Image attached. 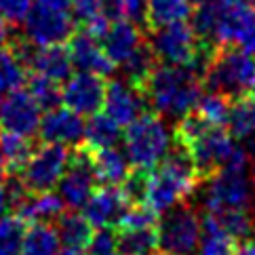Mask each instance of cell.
Returning <instances> with one entry per match:
<instances>
[{
    "instance_id": "6da1fadb",
    "label": "cell",
    "mask_w": 255,
    "mask_h": 255,
    "mask_svg": "<svg viewBox=\"0 0 255 255\" xmlns=\"http://www.w3.org/2000/svg\"><path fill=\"white\" fill-rule=\"evenodd\" d=\"M139 91L145 104H150L158 116L179 121L194 110L198 97L203 95V72L196 68L156 63Z\"/></svg>"
},
{
    "instance_id": "7a4b0ae2",
    "label": "cell",
    "mask_w": 255,
    "mask_h": 255,
    "mask_svg": "<svg viewBox=\"0 0 255 255\" xmlns=\"http://www.w3.org/2000/svg\"><path fill=\"white\" fill-rule=\"evenodd\" d=\"M198 179V171L184 148L169 152L160 165L145 171L141 205L152 209L156 215H162L173 207L184 205L194 194Z\"/></svg>"
},
{
    "instance_id": "3957f363",
    "label": "cell",
    "mask_w": 255,
    "mask_h": 255,
    "mask_svg": "<svg viewBox=\"0 0 255 255\" xmlns=\"http://www.w3.org/2000/svg\"><path fill=\"white\" fill-rule=\"evenodd\" d=\"M255 0H203L192 8V28L203 42H215L230 47L241 40L251 15Z\"/></svg>"
},
{
    "instance_id": "277c9868",
    "label": "cell",
    "mask_w": 255,
    "mask_h": 255,
    "mask_svg": "<svg viewBox=\"0 0 255 255\" xmlns=\"http://www.w3.org/2000/svg\"><path fill=\"white\" fill-rule=\"evenodd\" d=\"M125 154L133 171H150L167 158L173 148V131L156 112H143L123 135Z\"/></svg>"
},
{
    "instance_id": "5b68a950",
    "label": "cell",
    "mask_w": 255,
    "mask_h": 255,
    "mask_svg": "<svg viewBox=\"0 0 255 255\" xmlns=\"http://www.w3.org/2000/svg\"><path fill=\"white\" fill-rule=\"evenodd\" d=\"M198 175H213L224 169H247V150L224 127H209L186 148Z\"/></svg>"
},
{
    "instance_id": "8992f818",
    "label": "cell",
    "mask_w": 255,
    "mask_h": 255,
    "mask_svg": "<svg viewBox=\"0 0 255 255\" xmlns=\"http://www.w3.org/2000/svg\"><path fill=\"white\" fill-rule=\"evenodd\" d=\"M148 44L156 61H162L167 66L196 68L200 72L211 55V53L205 55V42L194 32L192 23L188 21H175L160 25V28H152Z\"/></svg>"
},
{
    "instance_id": "52a82bcc",
    "label": "cell",
    "mask_w": 255,
    "mask_h": 255,
    "mask_svg": "<svg viewBox=\"0 0 255 255\" xmlns=\"http://www.w3.org/2000/svg\"><path fill=\"white\" fill-rule=\"evenodd\" d=\"M255 57L241 47H222L213 51L203 66V83L211 91L228 97H243L249 91Z\"/></svg>"
},
{
    "instance_id": "ba28073f",
    "label": "cell",
    "mask_w": 255,
    "mask_h": 255,
    "mask_svg": "<svg viewBox=\"0 0 255 255\" xmlns=\"http://www.w3.org/2000/svg\"><path fill=\"white\" fill-rule=\"evenodd\" d=\"M203 203L207 213L255 209V179L247 169H224L209 175Z\"/></svg>"
},
{
    "instance_id": "9c48e42d",
    "label": "cell",
    "mask_w": 255,
    "mask_h": 255,
    "mask_svg": "<svg viewBox=\"0 0 255 255\" xmlns=\"http://www.w3.org/2000/svg\"><path fill=\"white\" fill-rule=\"evenodd\" d=\"M203 224L192 207L177 205L158 215L156 241L158 255H194Z\"/></svg>"
},
{
    "instance_id": "30bf717a",
    "label": "cell",
    "mask_w": 255,
    "mask_h": 255,
    "mask_svg": "<svg viewBox=\"0 0 255 255\" xmlns=\"http://www.w3.org/2000/svg\"><path fill=\"white\" fill-rule=\"evenodd\" d=\"M70 154L72 150L68 145L42 141L40 145L34 148L32 156L28 158V162H25L23 169L17 175L21 177L28 192H34V194L51 192L57 186L61 173L68 165Z\"/></svg>"
},
{
    "instance_id": "8fae6325",
    "label": "cell",
    "mask_w": 255,
    "mask_h": 255,
    "mask_svg": "<svg viewBox=\"0 0 255 255\" xmlns=\"http://www.w3.org/2000/svg\"><path fill=\"white\" fill-rule=\"evenodd\" d=\"M97 186L93 167H91V156L87 145H76L70 154V160L66 169H63L61 177L57 181V194L63 200V205L70 211H78L83 209L89 196L93 194V190Z\"/></svg>"
},
{
    "instance_id": "7c38bea8",
    "label": "cell",
    "mask_w": 255,
    "mask_h": 255,
    "mask_svg": "<svg viewBox=\"0 0 255 255\" xmlns=\"http://www.w3.org/2000/svg\"><path fill=\"white\" fill-rule=\"evenodd\" d=\"M23 38L32 47H53L66 44L76 32V21L68 11H55L36 4L23 19Z\"/></svg>"
},
{
    "instance_id": "4fadbf2b",
    "label": "cell",
    "mask_w": 255,
    "mask_h": 255,
    "mask_svg": "<svg viewBox=\"0 0 255 255\" xmlns=\"http://www.w3.org/2000/svg\"><path fill=\"white\" fill-rule=\"evenodd\" d=\"M40 118L42 110L23 87L0 99V131L32 139L34 135H38Z\"/></svg>"
},
{
    "instance_id": "5bb4252c",
    "label": "cell",
    "mask_w": 255,
    "mask_h": 255,
    "mask_svg": "<svg viewBox=\"0 0 255 255\" xmlns=\"http://www.w3.org/2000/svg\"><path fill=\"white\" fill-rule=\"evenodd\" d=\"M106 95V80L91 72L72 74L61 87V104L80 116H91L102 110Z\"/></svg>"
},
{
    "instance_id": "9a60e30c",
    "label": "cell",
    "mask_w": 255,
    "mask_h": 255,
    "mask_svg": "<svg viewBox=\"0 0 255 255\" xmlns=\"http://www.w3.org/2000/svg\"><path fill=\"white\" fill-rule=\"evenodd\" d=\"M104 114L121 127H129L135 118L145 112V97L129 80H110L106 83Z\"/></svg>"
},
{
    "instance_id": "2e32d148",
    "label": "cell",
    "mask_w": 255,
    "mask_h": 255,
    "mask_svg": "<svg viewBox=\"0 0 255 255\" xmlns=\"http://www.w3.org/2000/svg\"><path fill=\"white\" fill-rule=\"evenodd\" d=\"M129 198L125 196L121 186H102L95 188L93 194L85 203V217L93 228H114L125 211L129 209Z\"/></svg>"
},
{
    "instance_id": "e0dca14e",
    "label": "cell",
    "mask_w": 255,
    "mask_h": 255,
    "mask_svg": "<svg viewBox=\"0 0 255 255\" xmlns=\"http://www.w3.org/2000/svg\"><path fill=\"white\" fill-rule=\"evenodd\" d=\"M38 135L42 141L61 143L68 148H76L83 143L85 137V121L83 116L72 112L70 108H55V110L44 112L40 118Z\"/></svg>"
},
{
    "instance_id": "ac0fdd59",
    "label": "cell",
    "mask_w": 255,
    "mask_h": 255,
    "mask_svg": "<svg viewBox=\"0 0 255 255\" xmlns=\"http://www.w3.org/2000/svg\"><path fill=\"white\" fill-rule=\"evenodd\" d=\"M66 44H68L72 66L78 68V72H91V74H97L102 78L110 76L114 72L116 66L108 59V55L102 49V42L87 30L83 28L76 30Z\"/></svg>"
},
{
    "instance_id": "d6986e66",
    "label": "cell",
    "mask_w": 255,
    "mask_h": 255,
    "mask_svg": "<svg viewBox=\"0 0 255 255\" xmlns=\"http://www.w3.org/2000/svg\"><path fill=\"white\" fill-rule=\"evenodd\" d=\"M102 42V49L108 55L114 66H121V63L131 55V53L143 44V34L141 28L133 21H127V19H112L110 25L106 28L104 36L99 38Z\"/></svg>"
},
{
    "instance_id": "ffe728a7",
    "label": "cell",
    "mask_w": 255,
    "mask_h": 255,
    "mask_svg": "<svg viewBox=\"0 0 255 255\" xmlns=\"http://www.w3.org/2000/svg\"><path fill=\"white\" fill-rule=\"evenodd\" d=\"M89 156H91V167H93L95 179L102 186H121L133 171L125 150H118L116 145L89 150Z\"/></svg>"
},
{
    "instance_id": "44dd1931",
    "label": "cell",
    "mask_w": 255,
    "mask_h": 255,
    "mask_svg": "<svg viewBox=\"0 0 255 255\" xmlns=\"http://www.w3.org/2000/svg\"><path fill=\"white\" fill-rule=\"evenodd\" d=\"M66 211V205L59 194L51 192H30L25 200L15 209V215H19L25 224H53Z\"/></svg>"
},
{
    "instance_id": "7402d4cb",
    "label": "cell",
    "mask_w": 255,
    "mask_h": 255,
    "mask_svg": "<svg viewBox=\"0 0 255 255\" xmlns=\"http://www.w3.org/2000/svg\"><path fill=\"white\" fill-rule=\"evenodd\" d=\"M70 8L74 21L89 34H93L97 40L112 21L108 15V0H72Z\"/></svg>"
},
{
    "instance_id": "603a6c76",
    "label": "cell",
    "mask_w": 255,
    "mask_h": 255,
    "mask_svg": "<svg viewBox=\"0 0 255 255\" xmlns=\"http://www.w3.org/2000/svg\"><path fill=\"white\" fill-rule=\"evenodd\" d=\"M53 226L57 230L59 243L63 247H72V249H85L95 232V228L89 224L87 217L76 211H63L53 222Z\"/></svg>"
},
{
    "instance_id": "cb8c5ba5",
    "label": "cell",
    "mask_w": 255,
    "mask_h": 255,
    "mask_svg": "<svg viewBox=\"0 0 255 255\" xmlns=\"http://www.w3.org/2000/svg\"><path fill=\"white\" fill-rule=\"evenodd\" d=\"M143 4L145 25H150V30L175 21H188L194 8L190 0H143Z\"/></svg>"
},
{
    "instance_id": "d4e9b609",
    "label": "cell",
    "mask_w": 255,
    "mask_h": 255,
    "mask_svg": "<svg viewBox=\"0 0 255 255\" xmlns=\"http://www.w3.org/2000/svg\"><path fill=\"white\" fill-rule=\"evenodd\" d=\"M123 139L121 127H118L110 116H106L104 112H95L89 116V121L85 123V137L83 145H87L89 150H99V148H112Z\"/></svg>"
},
{
    "instance_id": "484cf974",
    "label": "cell",
    "mask_w": 255,
    "mask_h": 255,
    "mask_svg": "<svg viewBox=\"0 0 255 255\" xmlns=\"http://www.w3.org/2000/svg\"><path fill=\"white\" fill-rule=\"evenodd\" d=\"M61 247L57 230L53 224H32L25 226L19 255H57Z\"/></svg>"
},
{
    "instance_id": "4316f807",
    "label": "cell",
    "mask_w": 255,
    "mask_h": 255,
    "mask_svg": "<svg viewBox=\"0 0 255 255\" xmlns=\"http://www.w3.org/2000/svg\"><path fill=\"white\" fill-rule=\"evenodd\" d=\"M200 224H203V232H200V241L194 255H234L236 253L239 243L232 236H228L211 215H205Z\"/></svg>"
},
{
    "instance_id": "83f0119b",
    "label": "cell",
    "mask_w": 255,
    "mask_h": 255,
    "mask_svg": "<svg viewBox=\"0 0 255 255\" xmlns=\"http://www.w3.org/2000/svg\"><path fill=\"white\" fill-rule=\"evenodd\" d=\"M234 97H228L224 93H217V91L209 89L207 93L203 91V95L198 97V102L194 106V114L200 118L203 123H207L209 127H224L228 123V114H230V106H232Z\"/></svg>"
},
{
    "instance_id": "f1b7e54d",
    "label": "cell",
    "mask_w": 255,
    "mask_h": 255,
    "mask_svg": "<svg viewBox=\"0 0 255 255\" xmlns=\"http://www.w3.org/2000/svg\"><path fill=\"white\" fill-rule=\"evenodd\" d=\"M116 241H118V251H121V255L158 253L156 228H131V230H118Z\"/></svg>"
},
{
    "instance_id": "f546056e",
    "label": "cell",
    "mask_w": 255,
    "mask_h": 255,
    "mask_svg": "<svg viewBox=\"0 0 255 255\" xmlns=\"http://www.w3.org/2000/svg\"><path fill=\"white\" fill-rule=\"evenodd\" d=\"M28 70L21 59L15 55V51L8 47H0V99L6 97L11 91L25 85Z\"/></svg>"
},
{
    "instance_id": "4dcf8cb0",
    "label": "cell",
    "mask_w": 255,
    "mask_h": 255,
    "mask_svg": "<svg viewBox=\"0 0 255 255\" xmlns=\"http://www.w3.org/2000/svg\"><path fill=\"white\" fill-rule=\"evenodd\" d=\"M0 150L4 154L8 173H19L23 165L28 162V158L34 152V143L30 137H21L15 133L0 131Z\"/></svg>"
},
{
    "instance_id": "1f68e13d",
    "label": "cell",
    "mask_w": 255,
    "mask_h": 255,
    "mask_svg": "<svg viewBox=\"0 0 255 255\" xmlns=\"http://www.w3.org/2000/svg\"><path fill=\"white\" fill-rule=\"evenodd\" d=\"M121 68H123V72H125L127 80L139 89V87L143 85V80L150 76V72L156 68V57H154L150 44H148V42L139 44V47L135 49L131 55L121 63Z\"/></svg>"
},
{
    "instance_id": "d6a6232c",
    "label": "cell",
    "mask_w": 255,
    "mask_h": 255,
    "mask_svg": "<svg viewBox=\"0 0 255 255\" xmlns=\"http://www.w3.org/2000/svg\"><path fill=\"white\" fill-rule=\"evenodd\" d=\"M25 91L32 95V99L44 112L55 110V108L61 106L59 83H53V80L44 78L40 74H28L25 76Z\"/></svg>"
},
{
    "instance_id": "836d02e7",
    "label": "cell",
    "mask_w": 255,
    "mask_h": 255,
    "mask_svg": "<svg viewBox=\"0 0 255 255\" xmlns=\"http://www.w3.org/2000/svg\"><path fill=\"white\" fill-rule=\"evenodd\" d=\"M207 215H211L220 224L222 230L228 236H232L236 243L249 241V236L255 232V222L251 213L247 211H222V213H207Z\"/></svg>"
},
{
    "instance_id": "e575fe53",
    "label": "cell",
    "mask_w": 255,
    "mask_h": 255,
    "mask_svg": "<svg viewBox=\"0 0 255 255\" xmlns=\"http://www.w3.org/2000/svg\"><path fill=\"white\" fill-rule=\"evenodd\" d=\"M226 129L234 139H249L253 135L251 108H249V99L247 97H234L232 99Z\"/></svg>"
},
{
    "instance_id": "d590c367",
    "label": "cell",
    "mask_w": 255,
    "mask_h": 255,
    "mask_svg": "<svg viewBox=\"0 0 255 255\" xmlns=\"http://www.w3.org/2000/svg\"><path fill=\"white\" fill-rule=\"evenodd\" d=\"M25 222L19 215H4L0 220V255H19Z\"/></svg>"
},
{
    "instance_id": "8d00e7d4",
    "label": "cell",
    "mask_w": 255,
    "mask_h": 255,
    "mask_svg": "<svg viewBox=\"0 0 255 255\" xmlns=\"http://www.w3.org/2000/svg\"><path fill=\"white\" fill-rule=\"evenodd\" d=\"M158 215L148 209L145 205H129V209L121 217V222L116 224L118 230H131V228H156Z\"/></svg>"
},
{
    "instance_id": "74e56055",
    "label": "cell",
    "mask_w": 255,
    "mask_h": 255,
    "mask_svg": "<svg viewBox=\"0 0 255 255\" xmlns=\"http://www.w3.org/2000/svg\"><path fill=\"white\" fill-rule=\"evenodd\" d=\"M85 249V255H121L116 232L112 228H97V232H93Z\"/></svg>"
},
{
    "instance_id": "f35d334b",
    "label": "cell",
    "mask_w": 255,
    "mask_h": 255,
    "mask_svg": "<svg viewBox=\"0 0 255 255\" xmlns=\"http://www.w3.org/2000/svg\"><path fill=\"white\" fill-rule=\"evenodd\" d=\"M32 2L34 0H0V17L8 25L17 28V25L23 23V19L32 11Z\"/></svg>"
},
{
    "instance_id": "ab89813d",
    "label": "cell",
    "mask_w": 255,
    "mask_h": 255,
    "mask_svg": "<svg viewBox=\"0 0 255 255\" xmlns=\"http://www.w3.org/2000/svg\"><path fill=\"white\" fill-rule=\"evenodd\" d=\"M239 44H241L243 51H247L249 55L255 57V11H253L251 19H249V23H247V28H245V32H243V36H241Z\"/></svg>"
},
{
    "instance_id": "60d3db41",
    "label": "cell",
    "mask_w": 255,
    "mask_h": 255,
    "mask_svg": "<svg viewBox=\"0 0 255 255\" xmlns=\"http://www.w3.org/2000/svg\"><path fill=\"white\" fill-rule=\"evenodd\" d=\"M36 4L47 6V8H55V11H68L72 6V0H36Z\"/></svg>"
},
{
    "instance_id": "b9f144b4",
    "label": "cell",
    "mask_w": 255,
    "mask_h": 255,
    "mask_svg": "<svg viewBox=\"0 0 255 255\" xmlns=\"http://www.w3.org/2000/svg\"><path fill=\"white\" fill-rule=\"evenodd\" d=\"M11 25H8L2 17H0V47H6L8 40H11Z\"/></svg>"
},
{
    "instance_id": "7bdbcfd3",
    "label": "cell",
    "mask_w": 255,
    "mask_h": 255,
    "mask_svg": "<svg viewBox=\"0 0 255 255\" xmlns=\"http://www.w3.org/2000/svg\"><path fill=\"white\" fill-rule=\"evenodd\" d=\"M234 255H255V241H243Z\"/></svg>"
},
{
    "instance_id": "ee69618b",
    "label": "cell",
    "mask_w": 255,
    "mask_h": 255,
    "mask_svg": "<svg viewBox=\"0 0 255 255\" xmlns=\"http://www.w3.org/2000/svg\"><path fill=\"white\" fill-rule=\"evenodd\" d=\"M8 211V200H6V190H4V184H0V220L6 215Z\"/></svg>"
},
{
    "instance_id": "f6af8a7d",
    "label": "cell",
    "mask_w": 255,
    "mask_h": 255,
    "mask_svg": "<svg viewBox=\"0 0 255 255\" xmlns=\"http://www.w3.org/2000/svg\"><path fill=\"white\" fill-rule=\"evenodd\" d=\"M245 150H247V158H249V165L253 167V179H255V137L249 141V145Z\"/></svg>"
},
{
    "instance_id": "bcb514c9",
    "label": "cell",
    "mask_w": 255,
    "mask_h": 255,
    "mask_svg": "<svg viewBox=\"0 0 255 255\" xmlns=\"http://www.w3.org/2000/svg\"><path fill=\"white\" fill-rule=\"evenodd\" d=\"M8 175V167H6V160H4V154L0 150V181Z\"/></svg>"
},
{
    "instance_id": "7dc6e473",
    "label": "cell",
    "mask_w": 255,
    "mask_h": 255,
    "mask_svg": "<svg viewBox=\"0 0 255 255\" xmlns=\"http://www.w3.org/2000/svg\"><path fill=\"white\" fill-rule=\"evenodd\" d=\"M57 255H85V249H72V247H63L57 251Z\"/></svg>"
},
{
    "instance_id": "c3c4849f",
    "label": "cell",
    "mask_w": 255,
    "mask_h": 255,
    "mask_svg": "<svg viewBox=\"0 0 255 255\" xmlns=\"http://www.w3.org/2000/svg\"><path fill=\"white\" fill-rule=\"evenodd\" d=\"M249 108H251V121H253V131H255V93L249 97Z\"/></svg>"
},
{
    "instance_id": "681fc988",
    "label": "cell",
    "mask_w": 255,
    "mask_h": 255,
    "mask_svg": "<svg viewBox=\"0 0 255 255\" xmlns=\"http://www.w3.org/2000/svg\"><path fill=\"white\" fill-rule=\"evenodd\" d=\"M249 91L255 93V70H253V76H251V85H249Z\"/></svg>"
},
{
    "instance_id": "f907efd6",
    "label": "cell",
    "mask_w": 255,
    "mask_h": 255,
    "mask_svg": "<svg viewBox=\"0 0 255 255\" xmlns=\"http://www.w3.org/2000/svg\"><path fill=\"white\" fill-rule=\"evenodd\" d=\"M190 2H192V4H198V2H203V0H190Z\"/></svg>"
},
{
    "instance_id": "816d5d0a",
    "label": "cell",
    "mask_w": 255,
    "mask_h": 255,
    "mask_svg": "<svg viewBox=\"0 0 255 255\" xmlns=\"http://www.w3.org/2000/svg\"><path fill=\"white\" fill-rule=\"evenodd\" d=\"M150 255H158V253H150Z\"/></svg>"
}]
</instances>
